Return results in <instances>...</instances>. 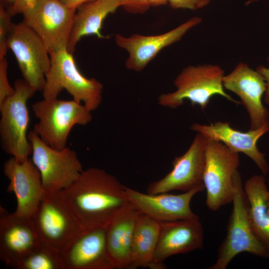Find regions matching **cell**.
<instances>
[{
	"label": "cell",
	"instance_id": "cell-1",
	"mask_svg": "<svg viewBox=\"0 0 269 269\" xmlns=\"http://www.w3.org/2000/svg\"><path fill=\"white\" fill-rule=\"evenodd\" d=\"M125 187L104 170L90 167L61 192L82 226L94 229L105 227L128 202Z\"/></svg>",
	"mask_w": 269,
	"mask_h": 269
},
{
	"label": "cell",
	"instance_id": "cell-2",
	"mask_svg": "<svg viewBox=\"0 0 269 269\" xmlns=\"http://www.w3.org/2000/svg\"><path fill=\"white\" fill-rule=\"evenodd\" d=\"M224 75V70L217 65L188 66L174 79L175 90L161 94L158 98V104L164 107L176 109L188 100L193 106L198 105L204 110L215 95L223 97L236 104H241L226 92L223 83Z\"/></svg>",
	"mask_w": 269,
	"mask_h": 269
},
{
	"label": "cell",
	"instance_id": "cell-3",
	"mask_svg": "<svg viewBox=\"0 0 269 269\" xmlns=\"http://www.w3.org/2000/svg\"><path fill=\"white\" fill-rule=\"evenodd\" d=\"M51 66L45 75L42 90L44 99H56L65 89L76 102L90 112L96 110L102 100L103 86L94 78H88L79 70L72 53L67 50L49 53Z\"/></svg>",
	"mask_w": 269,
	"mask_h": 269
},
{
	"label": "cell",
	"instance_id": "cell-4",
	"mask_svg": "<svg viewBox=\"0 0 269 269\" xmlns=\"http://www.w3.org/2000/svg\"><path fill=\"white\" fill-rule=\"evenodd\" d=\"M232 203L233 209L227 235L219 248L217 260L210 269H226L237 255L243 252L269 258V251L259 240L252 228L248 202L238 170L234 177Z\"/></svg>",
	"mask_w": 269,
	"mask_h": 269
},
{
	"label": "cell",
	"instance_id": "cell-5",
	"mask_svg": "<svg viewBox=\"0 0 269 269\" xmlns=\"http://www.w3.org/2000/svg\"><path fill=\"white\" fill-rule=\"evenodd\" d=\"M32 110L38 120L33 130L44 143L57 149L66 147L74 126H85L92 120L91 112L73 99H43L34 103Z\"/></svg>",
	"mask_w": 269,
	"mask_h": 269
},
{
	"label": "cell",
	"instance_id": "cell-6",
	"mask_svg": "<svg viewBox=\"0 0 269 269\" xmlns=\"http://www.w3.org/2000/svg\"><path fill=\"white\" fill-rule=\"evenodd\" d=\"M14 88V94L0 104V144L5 153L23 162L32 153L27 133L30 121L27 103L36 91L24 79L16 80Z\"/></svg>",
	"mask_w": 269,
	"mask_h": 269
},
{
	"label": "cell",
	"instance_id": "cell-7",
	"mask_svg": "<svg viewBox=\"0 0 269 269\" xmlns=\"http://www.w3.org/2000/svg\"><path fill=\"white\" fill-rule=\"evenodd\" d=\"M31 220L40 243L60 252L74 236L85 229L61 191L45 192Z\"/></svg>",
	"mask_w": 269,
	"mask_h": 269
},
{
	"label": "cell",
	"instance_id": "cell-8",
	"mask_svg": "<svg viewBox=\"0 0 269 269\" xmlns=\"http://www.w3.org/2000/svg\"><path fill=\"white\" fill-rule=\"evenodd\" d=\"M239 164L238 153L221 142L208 139L203 182L206 190V204L208 209L216 211L232 203L234 177Z\"/></svg>",
	"mask_w": 269,
	"mask_h": 269
},
{
	"label": "cell",
	"instance_id": "cell-9",
	"mask_svg": "<svg viewBox=\"0 0 269 269\" xmlns=\"http://www.w3.org/2000/svg\"><path fill=\"white\" fill-rule=\"evenodd\" d=\"M27 137L32 147L31 159L40 172L45 192L61 191L79 177L84 169L75 150L67 146L51 147L33 130Z\"/></svg>",
	"mask_w": 269,
	"mask_h": 269
},
{
	"label": "cell",
	"instance_id": "cell-10",
	"mask_svg": "<svg viewBox=\"0 0 269 269\" xmlns=\"http://www.w3.org/2000/svg\"><path fill=\"white\" fill-rule=\"evenodd\" d=\"M6 43L15 57L23 79L36 91H42L51 60L41 38L22 21L12 23Z\"/></svg>",
	"mask_w": 269,
	"mask_h": 269
},
{
	"label": "cell",
	"instance_id": "cell-11",
	"mask_svg": "<svg viewBox=\"0 0 269 269\" xmlns=\"http://www.w3.org/2000/svg\"><path fill=\"white\" fill-rule=\"evenodd\" d=\"M76 9L57 0H39L23 14V22L41 38L49 53L67 50Z\"/></svg>",
	"mask_w": 269,
	"mask_h": 269
},
{
	"label": "cell",
	"instance_id": "cell-12",
	"mask_svg": "<svg viewBox=\"0 0 269 269\" xmlns=\"http://www.w3.org/2000/svg\"><path fill=\"white\" fill-rule=\"evenodd\" d=\"M208 139L197 133L187 150L173 159L172 169L163 178L148 185L146 193L157 194L172 190L187 192L204 187L203 174Z\"/></svg>",
	"mask_w": 269,
	"mask_h": 269
},
{
	"label": "cell",
	"instance_id": "cell-13",
	"mask_svg": "<svg viewBox=\"0 0 269 269\" xmlns=\"http://www.w3.org/2000/svg\"><path fill=\"white\" fill-rule=\"evenodd\" d=\"M198 16L192 17L173 29L154 35L133 34L125 36L117 34L115 40L118 46L126 50L128 56L126 67L140 72L164 48L180 40L190 29L201 23Z\"/></svg>",
	"mask_w": 269,
	"mask_h": 269
},
{
	"label": "cell",
	"instance_id": "cell-14",
	"mask_svg": "<svg viewBox=\"0 0 269 269\" xmlns=\"http://www.w3.org/2000/svg\"><path fill=\"white\" fill-rule=\"evenodd\" d=\"M225 89L237 95L247 110L250 120V129L256 130L269 125V112L262 98L267 89L262 75L245 62H239L223 80Z\"/></svg>",
	"mask_w": 269,
	"mask_h": 269
},
{
	"label": "cell",
	"instance_id": "cell-15",
	"mask_svg": "<svg viewBox=\"0 0 269 269\" xmlns=\"http://www.w3.org/2000/svg\"><path fill=\"white\" fill-rule=\"evenodd\" d=\"M205 189L200 187L180 194H150L125 187L128 200L139 213L161 222L199 218L190 208L194 196Z\"/></svg>",
	"mask_w": 269,
	"mask_h": 269
},
{
	"label": "cell",
	"instance_id": "cell-16",
	"mask_svg": "<svg viewBox=\"0 0 269 269\" xmlns=\"http://www.w3.org/2000/svg\"><path fill=\"white\" fill-rule=\"evenodd\" d=\"M65 269H114L109 257L105 227L85 229L60 251Z\"/></svg>",
	"mask_w": 269,
	"mask_h": 269
},
{
	"label": "cell",
	"instance_id": "cell-17",
	"mask_svg": "<svg viewBox=\"0 0 269 269\" xmlns=\"http://www.w3.org/2000/svg\"><path fill=\"white\" fill-rule=\"evenodd\" d=\"M9 181L7 191L16 199L15 214L31 219L45 192L39 171L31 159L23 162L11 157L3 164Z\"/></svg>",
	"mask_w": 269,
	"mask_h": 269
},
{
	"label": "cell",
	"instance_id": "cell-18",
	"mask_svg": "<svg viewBox=\"0 0 269 269\" xmlns=\"http://www.w3.org/2000/svg\"><path fill=\"white\" fill-rule=\"evenodd\" d=\"M204 231L199 218L161 222L157 245L150 269L166 268L169 257L203 247Z\"/></svg>",
	"mask_w": 269,
	"mask_h": 269
},
{
	"label": "cell",
	"instance_id": "cell-19",
	"mask_svg": "<svg viewBox=\"0 0 269 269\" xmlns=\"http://www.w3.org/2000/svg\"><path fill=\"white\" fill-rule=\"evenodd\" d=\"M40 242L31 219L0 208V259L14 267L35 249Z\"/></svg>",
	"mask_w": 269,
	"mask_h": 269
},
{
	"label": "cell",
	"instance_id": "cell-20",
	"mask_svg": "<svg viewBox=\"0 0 269 269\" xmlns=\"http://www.w3.org/2000/svg\"><path fill=\"white\" fill-rule=\"evenodd\" d=\"M190 129L208 139L222 142L234 152L244 153L255 162L264 175L269 172V165L265 155L257 145L260 138L269 131V125L245 132L233 129L228 122L220 121L210 125L194 123Z\"/></svg>",
	"mask_w": 269,
	"mask_h": 269
},
{
	"label": "cell",
	"instance_id": "cell-21",
	"mask_svg": "<svg viewBox=\"0 0 269 269\" xmlns=\"http://www.w3.org/2000/svg\"><path fill=\"white\" fill-rule=\"evenodd\" d=\"M139 212L128 202L105 227L109 257L115 269H131V254Z\"/></svg>",
	"mask_w": 269,
	"mask_h": 269
},
{
	"label": "cell",
	"instance_id": "cell-22",
	"mask_svg": "<svg viewBox=\"0 0 269 269\" xmlns=\"http://www.w3.org/2000/svg\"><path fill=\"white\" fill-rule=\"evenodd\" d=\"M120 6L119 0H94L78 7L74 17L67 51L73 53L76 44L85 36L93 35L99 38H106L101 31L104 20Z\"/></svg>",
	"mask_w": 269,
	"mask_h": 269
},
{
	"label": "cell",
	"instance_id": "cell-23",
	"mask_svg": "<svg viewBox=\"0 0 269 269\" xmlns=\"http://www.w3.org/2000/svg\"><path fill=\"white\" fill-rule=\"evenodd\" d=\"M253 231L269 251V190L263 175H254L244 185Z\"/></svg>",
	"mask_w": 269,
	"mask_h": 269
},
{
	"label": "cell",
	"instance_id": "cell-24",
	"mask_svg": "<svg viewBox=\"0 0 269 269\" xmlns=\"http://www.w3.org/2000/svg\"><path fill=\"white\" fill-rule=\"evenodd\" d=\"M161 221L138 213L134 229L131 269L150 268L157 245Z\"/></svg>",
	"mask_w": 269,
	"mask_h": 269
},
{
	"label": "cell",
	"instance_id": "cell-25",
	"mask_svg": "<svg viewBox=\"0 0 269 269\" xmlns=\"http://www.w3.org/2000/svg\"><path fill=\"white\" fill-rule=\"evenodd\" d=\"M16 269H65L60 252L40 244L14 267Z\"/></svg>",
	"mask_w": 269,
	"mask_h": 269
},
{
	"label": "cell",
	"instance_id": "cell-26",
	"mask_svg": "<svg viewBox=\"0 0 269 269\" xmlns=\"http://www.w3.org/2000/svg\"><path fill=\"white\" fill-rule=\"evenodd\" d=\"M12 17L5 5L0 2V60L6 54L7 37L13 23Z\"/></svg>",
	"mask_w": 269,
	"mask_h": 269
},
{
	"label": "cell",
	"instance_id": "cell-27",
	"mask_svg": "<svg viewBox=\"0 0 269 269\" xmlns=\"http://www.w3.org/2000/svg\"><path fill=\"white\" fill-rule=\"evenodd\" d=\"M7 70V62L5 57L0 60V104L15 92L14 88L9 84Z\"/></svg>",
	"mask_w": 269,
	"mask_h": 269
},
{
	"label": "cell",
	"instance_id": "cell-28",
	"mask_svg": "<svg viewBox=\"0 0 269 269\" xmlns=\"http://www.w3.org/2000/svg\"><path fill=\"white\" fill-rule=\"evenodd\" d=\"M39 0H15L13 5L6 8L8 13L12 16L23 14L32 9Z\"/></svg>",
	"mask_w": 269,
	"mask_h": 269
},
{
	"label": "cell",
	"instance_id": "cell-29",
	"mask_svg": "<svg viewBox=\"0 0 269 269\" xmlns=\"http://www.w3.org/2000/svg\"><path fill=\"white\" fill-rule=\"evenodd\" d=\"M122 6L133 13H142L149 8L145 0H119Z\"/></svg>",
	"mask_w": 269,
	"mask_h": 269
},
{
	"label": "cell",
	"instance_id": "cell-30",
	"mask_svg": "<svg viewBox=\"0 0 269 269\" xmlns=\"http://www.w3.org/2000/svg\"><path fill=\"white\" fill-rule=\"evenodd\" d=\"M174 9L184 8L191 10L197 9L195 0H167Z\"/></svg>",
	"mask_w": 269,
	"mask_h": 269
},
{
	"label": "cell",
	"instance_id": "cell-31",
	"mask_svg": "<svg viewBox=\"0 0 269 269\" xmlns=\"http://www.w3.org/2000/svg\"><path fill=\"white\" fill-rule=\"evenodd\" d=\"M268 61L269 62V56L268 57ZM256 70L262 75L266 82L267 89L264 95V101L266 104L269 105V67L260 65Z\"/></svg>",
	"mask_w": 269,
	"mask_h": 269
},
{
	"label": "cell",
	"instance_id": "cell-32",
	"mask_svg": "<svg viewBox=\"0 0 269 269\" xmlns=\"http://www.w3.org/2000/svg\"><path fill=\"white\" fill-rule=\"evenodd\" d=\"M64 6L76 9L80 5L94 0H57Z\"/></svg>",
	"mask_w": 269,
	"mask_h": 269
},
{
	"label": "cell",
	"instance_id": "cell-33",
	"mask_svg": "<svg viewBox=\"0 0 269 269\" xmlns=\"http://www.w3.org/2000/svg\"><path fill=\"white\" fill-rule=\"evenodd\" d=\"M149 7L151 6H158L164 4L167 2V0H145Z\"/></svg>",
	"mask_w": 269,
	"mask_h": 269
},
{
	"label": "cell",
	"instance_id": "cell-34",
	"mask_svg": "<svg viewBox=\"0 0 269 269\" xmlns=\"http://www.w3.org/2000/svg\"><path fill=\"white\" fill-rule=\"evenodd\" d=\"M196 6L197 8H201L207 6L210 0H195Z\"/></svg>",
	"mask_w": 269,
	"mask_h": 269
},
{
	"label": "cell",
	"instance_id": "cell-35",
	"mask_svg": "<svg viewBox=\"0 0 269 269\" xmlns=\"http://www.w3.org/2000/svg\"><path fill=\"white\" fill-rule=\"evenodd\" d=\"M15 0H0V3L5 5L6 8L12 6Z\"/></svg>",
	"mask_w": 269,
	"mask_h": 269
},
{
	"label": "cell",
	"instance_id": "cell-36",
	"mask_svg": "<svg viewBox=\"0 0 269 269\" xmlns=\"http://www.w3.org/2000/svg\"><path fill=\"white\" fill-rule=\"evenodd\" d=\"M260 0H250L248 1H247L246 2V4H250L252 2H256V1H260Z\"/></svg>",
	"mask_w": 269,
	"mask_h": 269
}]
</instances>
